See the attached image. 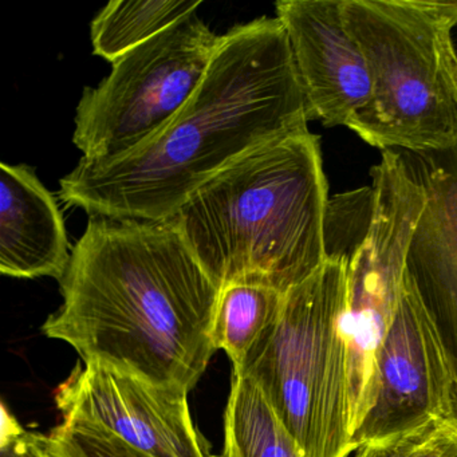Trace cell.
I'll list each match as a JSON object with an SVG mask.
<instances>
[{
	"mask_svg": "<svg viewBox=\"0 0 457 457\" xmlns=\"http://www.w3.org/2000/svg\"><path fill=\"white\" fill-rule=\"evenodd\" d=\"M370 176V221L349 256L342 314L352 438L376 403L379 353L397 314L409 247L427 205V189L401 152H382Z\"/></svg>",
	"mask_w": 457,
	"mask_h": 457,
	"instance_id": "cell-6",
	"label": "cell"
},
{
	"mask_svg": "<svg viewBox=\"0 0 457 457\" xmlns=\"http://www.w3.org/2000/svg\"><path fill=\"white\" fill-rule=\"evenodd\" d=\"M71 250L52 192L28 165L0 164V272L62 279Z\"/></svg>",
	"mask_w": 457,
	"mask_h": 457,
	"instance_id": "cell-12",
	"label": "cell"
},
{
	"mask_svg": "<svg viewBox=\"0 0 457 457\" xmlns=\"http://www.w3.org/2000/svg\"><path fill=\"white\" fill-rule=\"evenodd\" d=\"M349 256L325 263L285 294L282 310L237 376L255 382L302 457H350L346 347L342 314Z\"/></svg>",
	"mask_w": 457,
	"mask_h": 457,
	"instance_id": "cell-5",
	"label": "cell"
},
{
	"mask_svg": "<svg viewBox=\"0 0 457 457\" xmlns=\"http://www.w3.org/2000/svg\"><path fill=\"white\" fill-rule=\"evenodd\" d=\"M309 121L287 33L258 18L220 36L199 89L159 135L119 159L79 160L58 196L90 216L170 220L232 162Z\"/></svg>",
	"mask_w": 457,
	"mask_h": 457,
	"instance_id": "cell-1",
	"label": "cell"
},
{
	"mask_svg": "<svg viewBox=\"0 0 457 457\" xmlns=\"http://www.w3.org/2000/svg\"><path fill=\"white\" fill-rule=\"evenodd\" d=\"M52 457H149L127 443L81 420H63L47 436Z\"/></svg>",
	"mask_w": 457,
	"mask_h": 457,
	"instance_id": "cell-17",
	"label": "cell"
},
{
	"mask_svg": "<svg viewBox=\"0 0 457 457\" xmlns=\"http://www.w3.org/2000/svg\"><path fill=\"white\" fill-rule=\"evenodd\" d=\"M285 294L266 286L235 283L221 288L213 314L211 339L228 354L234 373L247 365L277 322Z\"/></svg>",
	"mask_w": 457,
	"mask_h": 457,
	"instance_id": "cell-13",
	"label": "cell"
},
{
	"mask_svg": "<svg viewBox=\"0 0 457 457\" xmlns=\"http://www.w3.org/2000/svg\"><path fill=\"white\" fill-rule=\"evenodd\" d=\"M345 26L373 81L346 128L384 151L457 146V0H342Z\"/></svg>",
	"mask_w": 457,
	"mask_h": 457,
	"instance_id": "cell-4",
	"label": "cell"
},
{
	"mask_svg": "<svg viewBox=\"0 0 457 457\" xmlns=\"http://www.w3.org/2000/svg\"><path fill=\"white\" fill-rule=\"evenodd\" d=\"M194 0H112L90 26L93 53L109 62L151 41L170 26L195 14Z\"/></svg>",
	"mask_w": 457,
	"mask_h": 457,
	"instance_id": "cell-14",
	"label": "cell"
},
{
	"mask_svg": "<svg viewBox=\"0 0 457 457\" xmlns=\"http://www.w3.org/2000/svg\"><path fill=\"white\" fill-rule=\"evenodd\" d=\"M350 457H457V422L432 419L408 432L360 444Z\"/></svg>",
	"mask_w": 457,
	"mask_h": 457,
	"instance_id": "cell-16",
	"label": "cell"
},
{
	"mask_svg": "<svg viewBox=\"0 0 457 457\" xmlns=\"http://www.w3.org/2000/svg\"><path fill=\"white\" fill-rule=\"evenodd\" d=\"M328 203L320 136L304 130L232 162L170 220L220 290L247 283L286 294L328 259Z\"/></svg>",
	"mask_w": 457,
	"mask_h": 457,
	"instance_id": "cell-3",
	"label": "cell"
},
{
	"mask_svg": "<svg viewBox=\"0 0 457 457\" xmlns=\"http://www.w3.org/2000/svg\"><path fill=\"white\" fill-rule=\"evenodd\" d=\"M0 457H52L47 437L23 430L20 436L0 444Z\"/></svg>",
	"mask_w": 457,
	"mask_h": 457,
	"instance_id": "cell-18",
	"label": "cell"
},
{
	"mask_svg": "<svg viewBox=\"0 0 457 457\" xmlns=\"http://www.w3.org/2000/svg\"><path fill=\"white\" fill-rule=\"evenodd\" d=\"M403 154L427 189L406 270L448 354L457 422V146L437 154Z\"/></svg>",
	"mask_w": 457,
	"mask_h": 457,
	"instance_id": "cell-11",
	"label": "cell"
},
{
	"mask_svg": "<svg viewBox=\"0 0 457 457\" xmlns=\"http://www.w3.org/2000/svg\"><path fill=\"white\" fill-rule=\"evenodd\" d=\"M219 39L195 12L112 63L77 106L81 160L119 159L159 135L199 89Z\"/></svg>",
	"mask_w": 457,
	"mask_h": 457,
	"instance_id": "cell-7",
	"label": "cell"
},
{
	"mask_svg": "<svg viewBox=\"0 0 457 457\" xmlns=\"http://www.w3.org/2000/svg\"><path fill=\"white\" fill-rule=\"evenodd\" d=\"M63 420H81L149 457L213 456L192 421L188 395L95 363H77L55 395Z\"/></svg>",
	"mask_w": 457,
	"mask_h": 457,
	"instance_id": "cell-9",
	"label": "cell"
},
{
	"mask_svg": "<svg viewBox=\"0 0 457 457\" xmlns=\"http://www.w3.org/2000/svg\"><path fill=\"white\" fill-rule=\"evenodd\" d=\"M23 428L15 417L7 411L6 406L2 405V429H0V444L7 443L9 440L20 436L23 432Z\"/></svg>",
	"mask_w": 457,
	"mask_h": 457,
	"instance_id": "cell-19",
	"label": "cell"
},
{
	"mask_svg": "<svg viewBox=\"0 0 457 457\" xmlns=\"http://www.w3.org/2000/svg\"><path fill=\"white\" fill-rule=\"evenodd\" d=\"M454 379L440 334L406 270L395 322L381 347L376 403L353 435L360 444L453 421Z\"/></svg>",
	"mask_w": 457,
	"mask_h": 457,
	"instance_id": "cell-8",
	"label": "cell"
},
{
	"mask_svg": "<svg viewBox=\"0 0 457 457\" xmlns=\"http://www.w3.org/2000/svg\"><path fill=\"white\" fill-rule=\"evenodd\" d=\"M342 0H279L280 21L293 53L310 120L346 127L371 98L368 62L342 17Z\"/></svg>",
	"mask_w": 457,
	"mask_h": 457,
	"instance_id": "cell-10",
	"label": "cell"
},
{
	"mask_svg": "<svg viewBox=\"0 0 457 457\" xmlns=\"http://www.w3.org/2000/svg\"><path fill=\"white\" fill-rule=\"evenodd\" d=\"M60 285L42 331L85 363L188 395L215 354L220 288L173 220L90 216Z\"/></svg>",
	"mask_w": 457,
	"mask_h": 457,
	"instance_id": "cell-2",
	"label": "cell"
},
{
	"mask_svg": "<svg viewBox=\"0 0 457 457\" xmlns=\"http://www.w3.org/2000/svg\"><path fill=\"white\" fill-rule=\"evenodd\" d=\"M221 457H302L255 382L232 373Z\"/></svg>",
	"mask_w": 457,
	"mask_h": 457,
	"instance_id": "cell-15",
	"label": "cell"
}]
</instances>
